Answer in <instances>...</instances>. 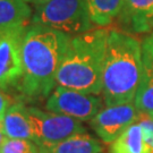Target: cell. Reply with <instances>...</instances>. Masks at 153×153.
Here are the masks:
<instances>
[{
  "instance_id": "6da1fadb",
  "label": "cell",
  "mask_w": 153,
  "mask_h": 153,
  "mask_svg": "<svg viewBox=\"0 0 153 153\" xmlns=\"http://www.w3.org/2000/svg\"><path fill=\"white\" fill-rule=\"evenodd\" d=\"M71 36L53 28L32 24L23 34L21 91L31 100L48 98Z\"/></svg>"
},
{
  "instance_id": "7a4b0ae2",
  "label": "cell",
  "mask_w": 153,
  "mask_h": 153,
  "mask_svg": "<svg viewBox=\"0 0 153 153\" xmlns=\"http://www.w3.org/2000/svg\"><path fill=\"white\" fill-rule=\"evenodd\" d=\"M142 71L143 51L137 39L129 33L110 30L104 55L101 92L107 107L134 101Z\"/></svg>"
},
{
  "instance_id": "3957f363",
  "label": "cell",
  "mask_w": 153,
  "mask_h": 153,
  "mask_svg": "<svg viewBox=\"0 0 153 153\" xmlns=\"http://www.w3.org/2000/svg\"><path fill=\"white\" fill-rule=\"evenodd\" d=\"M109 30L97 28L71 36L59 69L56 85L78 92H102V71Z\"/></svg>"
},
{
  "instance_id": "277c9868",
  "label": "cell",
  "mask_w": 153,
  "mask_h": 153,
  "mask_svg": "<svg viewBox=\"0 0 153 153\" xmlns=\"http://www.w3.org/2000/svg\"><path fill=\"white\" fill-rule=\"evenodd\" d=\"M31 23L53 28L71 36L93 28L86 0H49L35 7Z\"/></svg>"
},
{
  "instance_id": "5b68a950",
  "label": "cell",
  "mask_w": 153,
  "mask_h": 153,
  "mask_svg": "<svg viewBox=\"0 0 153 153\" xmlns=\"http://www.w3.org/2000/svg\"><path fill=\"white\" fill-rule=\"evenodd\" d=\"M33 129V142L39 148L49 146L86 129L82 121L55 112H45L35 107H26Z\"/></svg>"
},
{
  "instance_id": "8992f818",
  "label": "cell",
  "mask_w": 153,
  "mask_h": 153,
  "mask_svg": "<svg viewBox=\"0 0 153 153\" xmlns=\"http://www.w3.org/2000/svg\"><path fill=\"white\" fill-rule=\"evenodd\" d=\"M101 107L102 99L97 94L78 92L62 86H56L45 102V108L50 112L79 121L91 120L101 110Z\"/></svg>"
},
{
  "instance_id": "52a82bcc",
  "label": "cell",
  "mask_w": 153,
  "mask_h": 153,
  "mask_svg": "<svg viewBox=\"0 0 153 153\" xmlns=\"http://www.w3.org/2000/svg\"><path fill=\"white\" fill-rule=\"evenodd\" d=\"M141 112L134 102L109 105L90 120V126L104 143H111L131 125L137 123Z\"/></svg>"
},
{
  "instance_id": "ba28073f",
  "label": "cell",
  "mask_w": 153,
  "mask_h": 153,
  "mask_svg": "<svg viewBox=\"0 0 153 153\" xmlns=\"http://www.w3.org/2000/svg\"><path fill=\"white\" fill-rule=\"evenodd\" d=\"M24 32L0 35V88H5L10 84H14L23 76L21 44Z\"/></svg>"
},
{
  "instance_id": "9c48e42d",
  "label": "cell",
  "mask_w": 153,
  "mask_h": 153,
  "mask_svg": "<svg viewBox=\"0 0 153 153\" xmlns=\"http://www.w3.org/2000/svg\"><path fill=\"white\" fill-rule=\"evenodd\" d=\"M117 19L126 32H151L153 30V0H124Z\"/></svg>"
},
{
  "instance_id": "30bf717a",
  "label": "cell",
  "mask_w": 153,
  "mask_h": 153,
  "mask_svg": "<svg viewBox=\"0 0 153 153\" xmlns=\"http://www.w3.org/2000/svg\"><path fill=\"white\" fill-rule=\"evenodd\" d=\"M33 11L25 0H0V35L24 32Z\"/></svg>"
},
{
  "instance_id": "8fae6325",
  "label": "cell",
  "mask_w": 153,
  "mask_h": 153,
  "mask_svg": "<svg viewBox=\"0 0 153 153\" xmlns=\"http://www.w3.org/2000/svg\"><path fill=\"white\" fill-rule=\"evenodd\" d=\"M1 128L7 138H21L33 141V129L26 112V107L22 103H14L8 108L1 119Z\"/></svg>"
},
{
  "instance_id": "7c38bea8",
  "label": "cell",
  "mask_w": 153,
  "mask_h": 153,
  "mask_svg": "<svg viewBox=\"0 0 153 153\" xmlns=\"http://www.w3.org/2000/svg\"><path fill=\"white\" fill-rule=\"evenodd\" d=\"M40 153H101V144L90 134L79 133L61 142L39 148Z\"/></svg>"
},
{
  "instance_id": "4fadbf2b",
  "label": "cell",
  "mask_w": 153,
  "mask_h": 153,
  "mask_svg": "<svg viewBox=\"0 0 153 153\" xmlns=\"http://www.w3.org/2000/svg\"><path fill=\"white\" fill-rule=\"evenodd\" d=\"M133 102L141 114L153 115V61L145 52H143L142 77Z\"/></svg>"
},
{
  "instance_id": "5bb4252c",
  "label": "cell",
  "mask_w": 153,
  "mask_h": 153,
  "mask_svg": "<svg viewBox=\"0 0 153 153\" xmlns=\"http://www.w3.org/2000/svg\"><path fill=\"white\" fill-rule=\"evenodd\" d=\"M124 0H86L88 17L93 26L105 27L118 17Z\"/></svg>"
},
{
  "instance_id": "9a60e30c",
  "label": "cell",
  "mask_w": 153,
  "mask_h": 153,
  "mask_svg": "<svg viewBox=\"0 0 153 153\" xmlns=\"http://www.w3.org/2000/svg\"><path fill=\"white\" fill-rule=\"evenodd\" d=\"M110 153H151L143 137L138 123L131 125L119 137L111 143Z\"/></svg>"
},
{
  "instance_id": "2e32d148",
  "label": "cell",
  "mask_w": 153,
  "mask_h": 153,
  "mask_svg": "<svg viewBox=\"0 0 153 153\" xmlns=\"http://www.w3.org/2000/svg\"><path fill=\"white\" fill-rule=\"evenodd\" d=\"M0 153H40L36 143L31 140L7 138L0 146Z\"/></svg>"
},
{
  "instance_id": "e0dca14e",
  "label": "cell",
  "mask_w": 153,
  "mask_h": 153,
  "mask_svg": "<svg viewBox=\"0 0 153 153\" xmlns=\"http://www.w3.org/2000/svg\"><path fill=\"white\" fill-rule=\"evenodd\" d=\"M137 123L142 128L143 137L150 152L153 153V118L146 114H141Z\"/></svg>"
},
{
  "instance_id": "ac0fdd59",
  "label": "cell",
  "mask_w": 153,
  "mask_h": 153,
  "mask_svg": "<svg viewBox=\"0 0 153 153\" xmlns=\"http://www.w3.org/2000/svg\"><path fill=\"white\" fill-rule=\"evenodd\" d=\"M142 50L143 52H145L153 61V30L150 32L148 36L144 39L142 44Z\"/></svg>"
},
{
  "instance_id": "d6986e66",
  "label": "cell",
  "mask_w": 153,
  "mask_h": 153,
  "mask_svg": "<svg viewBox=\"0 0 153 153\" xmlns=\"http://www.w3.org/2000/svg\"><path fill=\"white\" fill-rule=\"evenodd\" d=\"M11 105V101L9 97L2 92V90L0 88V119L4 117L5 112L8 110V108Z\"/></svg>"
},
{
  "instance_id": "ffe728a7",
  "label": "cell",
  "mask_w": 153,
  "mask_h": 153,
  "mask_svg": "<svg viewBox=\"0 0 153 153\" xmlns=\"http://www.w3.org/2000/svg\"><path fill=\"white\" fill-rule=\"evenodd\" d=\"M26 2H27L28 5H33L34 7H36V6H40L44 4V2H47V1H49V0H25Z\"/></svg>"
},
{
  "instance_id": "44dd1931",
  "label": "cell",
  "mask_w": 153,
  "mask_h": 153,
  "mask_svg": "<svg viewBox=\"0 0 153 153\" xmlns=\"http://www.w3.org/2000/svg\"><path fill=\"white\" fill-rule=\"evenodd\" d=\"M1 119H2V118H1ZM1 119H0V146H1V144H2L4 140H5V135H4L2 128H1Z\"/></svg>"
},
{
  "instance_id": "7402d4cb",
  "label": "cell",
  "mask_w": 153,
  "mask_h": 153,
  "mask_svg": "<svg viewBox=\"0 0 153 153\" xmlns=\"http://www.w3.org/2000/svg\"><path fill=\"white\" fill-rule=\"evenodd\" d=\"M151 117H152V118H153V115H151Z\"/></svg>"
},
{
  "instance_id": "603a6c76",
  "label": "cell",
  "mask_w": 153,
  "mask_h": 153,
  "mask_svg": "<svg viewBox=\"0 0 153 153\" xmlns=\"http://www.w3.org/2000/svg\"><path fill=\"white\" fill-rule=\"evenodd\" d=\"M101 153H102V152H101Z\"/></svg>"
}]
</instances>
